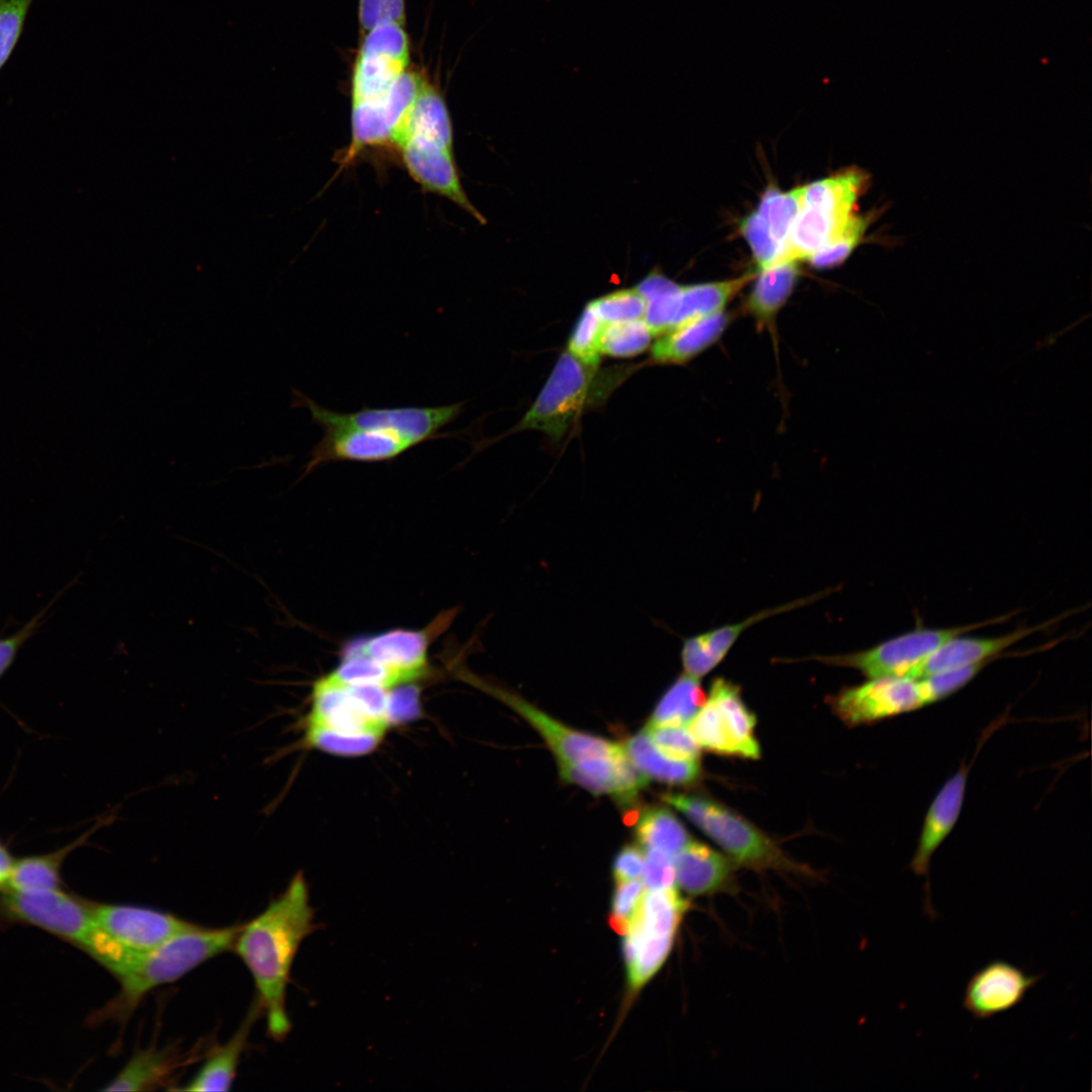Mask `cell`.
Masks as SVG:
<instances>
[{"label":"cell","instance_id":"1","mask_svg":"<svg viewBox=\"0 0 1092 1092\" xmlns=\"http://www.w3.org/2000/svg\"><path fill=\"white\" fill-rule=\"evenodd\" d=\"M362 35L351 79V141L345 165L367 148L390 145L426 79L408 68L403 24L382 23Z\"/></svg>","mask_w":1092,"mask_h":1092},{"label":"cell","instance_id":"2","mask_svg":"<svg viewBox=\"0 0 1092 1092\" xmlns=\"http://www.w3.org/2000/svg\"><path fill=\"white\" fill-rule=\"evenodd\" d=\"M304 877L297 873L285 891L266 909L242 924L233 945L250 971L269 1036L284 1039L291 1029L286 1012V989L302 940L314 929Z\"/></svg>","mask_w":1092,"mask_h":1092},{"label":"cell","instance_id":"3","mask_svg":"<svg viewBox=\"0 0 1092 1092\" xmlns=\"http://www.w3.org/2000/svg\"><path fill=\"white\" fill-rule=\"evenodd\" d=\"M391 689L351 686L328 675L314 681L304 743L321 751L359 756L374 750L390 722Z\"/></svg>","mask_w":1092,"mask_h":1092},{"label":"cell","instance_id":"4","mask_svg":"<svg viewBox=\"0 0 1092 1092\" xmlns=\"http://www.w3.org/2000/svg\"><path fill=\"white\" fill-rule=\"evenodd\" d=\"M390 145L399 153L411 177L424 189L446 197L480 222H485L467 198L459 179L446 102L439 89L427 79Z\"/></svg>","mask_w":1092,"mask_h":1092},{"label":"cell","instance_id":"5","mask_svg":"<svg viewBox=\"0 0 1092 1092\" xmlns=\"http://www.w3.org/2000/svg\"><path fill=\"white\" fill-rule=\"evenodd\" d=\"M240 928L241 924L220 928L197 925L154 949L131 953L112 975L119 983V992L90 1021L125 1022L152 990L233 949Z\"/></svg>","mask_w":1092,"mask_h":1092},{"label":"cell","instance_id":"6","mask_svg":"<svg viewBox=\"0 0 1092 1092\" xmlns=\"http://www.w3.org/2000/svg\"><path fill=\"white\" fill-rule=\"evenodd\" d=\"M0 924L37 927L78 947L113 974L130 953L97 923L88 900L63 889L0 890Z\"/></svg>","mask_w":1092,"mask_h":1092},{"label":"cell","instance_id":"7","mask_svg":"<svg viewBox=\"0 0 1092 1092\" xmlns=\"http://www.w3.org/2000/svg\"><path fill=\"white\" fill-rule=\"evenodd\" d=\"M662 800L680 811L734 861L754 870L798 869L765 833L721 803L680 793L663 794Z\"/></svg>","mask_w":1092,"mask_h":1092},{"label":"cell","instance_id":"8","mask_svg":"<svg viewBox=\"0 0 1092 1092\" xmlns=\"http://www.w3.org/2000/svg\"><path fill=\"white\" fill-rule=\"evenodd\" d=\"M292 407H304L311 422L323 431L376 430L402 437L417 446L446 436L440 433L463 412L464 402L438 406L369 407L363 405L351 413H340L322 406L301 391L292 389Z\"/></svg>","mask_w":1092,"mask_h":1092},{"label":"cell","instance_id":"9","mask_svg":"<svg viewBox=\"0 0 1092 1092\" xmlns=\"http://www.w3.org/2000/svg\"><path fill=\"white\" fill-rule=\"evenodd\" d=\"M756 719L746 706L741 689L733 681L715 677L705 704L689 723L700 747L727 756L760 757L755 737Z\"/></svg>","mask_w":1092,"mask_h":1092},{"label":"cell","instance_id":"10","mask_svg":"<svg viewBox=\"0 0 1092 1092\" xmlns=\"http://www.w3.org/2000/svg\"><path fill=\"white\" fill-rule=\"evenodd\" d=\"M996 618L977 624L949 628H921L883 641L871 648L836 655H811L781 661L814 660L823 664L858 670L867 678L909 676L933 651L949 639L1002 621Z\"/></svg>","mask_w":1092,"mask_h":1092},{"label":"cell","instance_id":"11","mask_svg":"<svg viewBox=\"0 0 1092 1092\" xmlns=\"http://www.w3.org/2000/svg\"><path fill=\"white\" fill-rule=\"evenodd\" d=\"M596 371L569 352H563L533 405L514 431L538 430L559 441L590 400Z\"/></svg>","mask_w":1092,"mask_h":1092},{"label":"cell","instance_id":"12","mask_svg":"<svg viewBox=\"0 0 1092 1092\" xmlns=\"http://www.w3.org/2000/svg\"><path fill=\"white\" fill-rule=\"evenodd\" d=\"M833 712L847 726L873 724L926 705L921 681L908 676L868 678L840 690L828 700Z\"/></svg>","mask_w":1092,"mask_h":1092},{"label":"cell","instance_id":"13","mask_svg":"<svg viewBox=\"0 0 1092 1092\" xmlns=\"http://www.w3.org/2000/svg\"><path fill=\"white\" fill-rule=\"evenodd\" d=\"M88 906L99 926L130 952L154 949L197 926L176 915L152 908L89 900Z\"/></svg>","mask_w":1092,"mask_h":1092},{"label":"cell","instance_id":"14","mask_svg":"<svg viewBox=\"0 0 1092 1092\" xmlns=\"http://www.w3.org/2000/svg\"><path fill=\"white\" fill-rule=\"evenodd\" d=\"M1041 978L1005 960H993L971 976L962 1005L974 1019H990L1019 1005Z\"/></svg>","mask_w":1092,"mask_h":1092},{"label":"cell","instance_id":"15","mask_svg":"<svg viewBox=\"0 0 1092 1092\" xmlns=\"http://www.w3.org/2000/svg\"><path fill=\"white\" fill-rule=\"evenodd\" d=\"M838 588H826L774 608L763 609L740 622L725 624L685 638L680 648V661L684 672L698 678L705 676L724 660L738 638L748 628L776 615L811 605L826 598Z\"/></svg>","mask_w":1092,"mask_h":1092},{"label":"cell","instance_id":"16","mask_svg":"<svg viewBox=\"0 0 1092 1092\" xmlns=\"http://www.w3.org/2000/svg\"><path fill=\"white\" fill-rule=\"evenodd\" d=\"M522 716L543 737L558 763L590 757L613 756L622 745L608 739L571 729L542 712L520 696L485 682L479 684Z\"/></svg>","mask_w":1092,"mask_h":1092},{"label":"cell","instance_id":"17","mask_svg":"<svg viewBox=\"0 0 1092 1092\" xmlns=\"http://www.w3.org/2000/svg\"><path fill=\"white\" fill-rule=\"evenodd\" d=\"M322 439L309 452L303 475L332 462L380 463L397 459L417 447L394 434L362 429L323 431Z\"/></svg>","mask_w":1092,"mask_h":1092},{"label":"cell","instance_id":"18","mask_svg":"<svg viewBox=\"0 0 1092 1092\" xmlns=\"http://www.w3.org/2000/svg\"><path fill=\"white\" fill-rule=\"evenodd\" d=\"M970 767L964 762L940 788L932 800L918 838L909 867L916 876H925L924 912L934 919L929 893L928 873L931 858L954 827L964 804Z\"/></svg>","mask_w":1092,"mask_h":1092},{"label":"cell","instance_id":"19","mask_svg":"<svg viewBox=\"0 0 1092 1092\" xmlns=\"http://www.w3.org/2000/svg\"><path fill=\"white\" fill-rule=\"evenodd\" d=\"M428 647L426 631L395 629L355 640L345 647L343 654L367 656L390 669L406 685L427 671Z\"/></svg>","mask_w":1092,"mask_h":1092},{"label":"cell","instance_id":"20","mask_svg":"<svg viewBox=\"0 0 1092 1092\" xmlns=\"http://www.w3.org/2000/svg\"><path fill=\"white\" fill-rule=\"evenodd\" d=\"M1042 626L1044 625L1019 628L996 637L975 638L965 637L963 634L956 636L933 651L908 677L923 678L960 667L991 662L1005 649Z\"/></svg>","mask_w":1092,"mask_h":1092},{"label":"cell","instance_id":"21","mask_svg":"<svg viewBox=\"0 0 1092 1092\" xmlns=\"http://www.w3.org/2000/svg\"><path fill=\"white\" fill-rule=\"evenodd\" d=\"M675 880L690 895L728 891L734 880L732 860L700 841H690L673 855Z\"/></svg>","mask_w":1092,"mask_h":1092},{"label":"cell","instance_id":"22","mask_svg":"<svg viewBox=\"0 0 1092 1092\" xmlns=\"http://www.w3.org/2000/svg\"><path fill=\"white\" fill-rule=\"evenodd\" d=\"M729 322L730 315L720 310L674 328L653 344L651 359L659 364H684L716 343Z\"/></svg>","mask_w":1092,"mask_h":1092},{"label":"cell","instance_id":"23","mask_svg":"<svg viewBox=\"0 0 1092 1092\" xmlns=\"http://www.w3.org/2000/svg\"><path fill=\"white\" fill-rule=\"evenodd\" d=\"M258 1016H262V1012L255 999L232 1037L225 1043L212 1050L196 1075L179 1090L202 1092L230 1090Z\"/></svg>","mask_w":1092,"mask_h":1092},{"label":"cell","instance_id":"24","mask_svg":"<svg viewBox=\"0 0 1092 1092\" xmlns=\"http://www.w3.org/2000/svg\"><path fill=\"white\" fill-rule=\"evenodd\" d=\"M182 1064L179 1053L171 1046L151 1045L139 1050L120 1072L103 1088L105 1091H149L170 1082Z\"/></svg>","mask_w":1092,"mask_h":1092},{"label":"cell","instance_id":"25","mask_svg":"<svg viewBox=\"0 0 1092 1092\" xmlns=\"http://www.w3.org/2000/svg\"><path fill=\"white\" fill-rule=\"evenodd\" d=\"M631 762L649 780L674 786L696 784L702 777L699 760H681L666 756L654 746L648 733L629 737L622 745Z\"/></svg>","mask_w":1092,"mask_h":1092},{"label":"cell","instance_id":"26","mask_svg":"<svg viewBox=\"0 0 1092 1092\" xmlns=\"http://www.w3.org/2000/svg\"><path fill=\"white\" fill-rule=\"evenodd\" d=\"M867 172L848 168L805 186L804 205L846 220L869 185Z\"/></svg>","mask_w":1092,"mask_h":1092},{"label":"cell","instance_id":"27","mask_svg":"<svg viewBox=\"0 0 1092 1092\" xmlns=\"http://www.w3.org/2000/svg\"><path fill=\"white\" fill-rule=\"evenodd\" d=\"M799 275V264L795 260L778 262L759 270L746 298L745 308L760 327L774 324L776 315L791 295Z\"/></svg>","mask_w":1092,"mask_h":1092},{"label":"cell","instance_id":"28","mask_svg":"<svg viewBox=\"0 0 1092 1092\" xmlns=\"http://www.w3.org/2000/svg\"><path fill=\"white\" fill-rule=\"evenodd\" d=\"M85 833L73 842L51 852L14 859L4 889L43 891L63 889L62 866L68 854L86 840Z\"/></svg>","mask_w":1092,"mask_h":1092},{"label":"cell","instance_id":"29","mask_svg":"<svg viewBox=\"0 0 1092 1092\" xmlns=\"http://www.w3.org/2000/svg\"><path fill=\"white\" fill-rule=\"evenodd\" d=\"M755 276L756 272L750 271L737 278L681 286L674 328L723 310Z\"/></svg>","mask_w":1092,"mask_h":1092},{"label":"cell","instance_id":"30","mask_svg":"<svg viewBox=\"0 0 1092 1092\" xmlns=\"http://www.w3.org/2000/svg\"><path fill=\"white\" fill-rule=\"evenodd\" d=\"M689 908L675 887L644 892L630 921L646 936L674 935ZM630 926V925H629Z\"/></svg>","mask_w":1092,"mask_h":1092},{"label":"cell","instance_id":"31","mask_svg":"<svg viewBox=\"0 0 1092 1092\" xmlns=\"http://www.w3.org/2000/svg\"><path fill=\"white\" fill-rule=\"evenodd\" d=\"M706 699L700 678L684 672L662 694L647 725H686L696 716Z\"/></svg>","mask_w":1092,"mask_h":1092},{"label":"cell","instance_id":"32","mask_svg":"<svg viewBox=\"0 0 1092 1092\" xmlns=\"http://www.w3.org/2000/svg\"><path fill=\"white\" fill-rule=\"evenodd\" d=\"M636 290L645 300L644 322L652 335H663L672 330L679 308L681 285L653 272L637 285Z\"/></svg>","mask_w":1092,"mask_h":1092},{"label":"cell","instance_id":"33","mask_svg":"<svg viewBox=\"0 0 1092 1092\" xmlns=\"http://www.w3.org/2000/svg\"><path fill=\"white\" fill-rule=\"evenodd\" d=\"M636 837L646 849H658L670 856L676 854L691 837L679 819L667 808L651 807L637 819Z\"/></svg>","mask_w":1092,"mask_h":1092},{"label":"cell","instance_id":"34","mask_svg":"<svg viewBox=\"0 0 1092 1092\" xmlns=\"http://www.w3.org/2000/svg\"><path fill=\"white\" fill-rule=\"evenodd\" d=\"M600 756L574 762L558 763L560 778L587 790L596 796L611 795L613 798L618 786V756Z\"/></svg>","mask_w":1092,"mask_h":1092},{"label":"cell","instance_id":"35","mask_svg":"<svg viewBox=\"0 0 1092 1092\" xmlns=\"http://www.w3.org/2000/svg\"><path fill=\"white\" fill-rule=\"evenodd\" d=\"M805 186L787 192L768 187L761 196L757 213L771 235L785 248L792 224L804 205ZM784 252V251H783Z\"/></svg>","mask_w":1092,"mask_h":1092},{"label":"cell","instance_id":"36","mask_svg":"<svg viewBox=\"0 0 1092 1092\" xmlns=\"http://www.w3.org/2000/svg\"><path fill=\"white\" fill-rule=\"evenodd\" d=\"M652 337L644 320L604 324L600 351L612 357L636 356L647 349Z\"/></svg>","mask_w":1092,"mask_h":1092},{"label":"cell","instance_id":"37","mask_svg":"<svg viewBox=\"0 0 1092 1092\" xmlns=\"http://www.w3.org/2000/svg\"><path fill=\"white\" fill-rule=\"evenodd\" d=\"M330 678L351 686H379L393 689L403 686L398 676L381 663L364 655H344Z\"/></svg>","mask_w":1092,"mask_h":1092},{"label":"cell","instance_id":"38","mask_svg":"<svg viewBox=\"0 0 1092 1092\" xmlns=\"http://www.w3.org/2000/svg\"><path fill=\"white\" fill-rule=\"evenodd\" d=\"M603 325L588 303L576 322L568 341V352L594 370L598 369L601 360L600 337Z\"/></svg>","mask_w":1092,"mask_h":1092},{"label":"cell","instance_id":"39","mask_svg":"<svg viewBox=\"0 0 1092 1092\" xmlns=\"http://www.w3.org/2000/svg\"><path fill=\"white\" fill-rule=\"evenodd\" d=\"M872 216L853 214L841 234L814 253L810 258L815 268H829L841 264L862 241Z\"/></svg>","mask_w":1092,"mask_h":1092},{"label":"cell","instance_id":"40","mask_svg":"<svg viewBox=\"0 0 1092 1092\" xmlns=\"http://www.w3.org/2000/svg\"><path fill=\"white\" fill-rule=\"evenodd\" d=\"M674 935L649 936L644 940L628 970L630 987L641 988L660 969L670 952Z\"/></svg>","mask_w":1092,"mask_h":1092},{"label":"cell","instance_id":"41","mask_svg":"<svg viewBox=\"0 0 1092 1092\" xmlns=\"http://www.w3.org/2000/svg\"><path fill=\"white\" fill-rule=\"evenodd\" d=\"M603 324L641 320L646 303L635 289L609 293L589 302Z\"/></svg>","mask_w":1092,"mask_h":1092},{"label":"cell","instance_id":"42","mask_svg":"<svg viewBox=\"0 0 1092 1092\" xmlns=\"http://www.w3.org/2000/svg\"><path fill=\"white\" fill-rule=\"evenodd\" d=\"M34 0H0V71L12 56Z\"/></svg>","mask_w":1092,"mask_h":1092},{"label":"cell","instance_id":"43","mask_svg":"<svg viewBox=\"0 0 1092 1092\" xmlns=\"http://www.w3.org/2000/svg\"><path fill=\"white\" fill-rule=\"evenodd\" d=\"M740 230L751 248L759 270L780 261L784 248L771 235L757 211L750 213L741 221Z\"/></svg>","mask_w":1092,"mask_h":1092},{"label":"cell","instance_id":"44","mask_svg":"<svg viewBox=\"0 0 1092 1092\" xmlns=\"http://www.w3.org/2000/svg\"><path fill=\"white\" fill-rule=\"evenodd\" d=\"M651 741L668 757L681 760H699L700 746L684 725L646 726Z\"/></svg>","mask_w":1092,"mask_h":1092},{"label":"cell","instance_id":"45","mask_svg":"<svg viewBox=\"0 0 1092 1092\" xmlns=\"http://www.w3.org/2000/svg\"><path fill=\"white\" fill-rule=\"evenodd\" d=\"M989 662L960 667L923 678L921 681L926 705L941 701L965 687Z\"/></svg>","mask_w":1092,"mask_h":1092},{"label":"cell","instance_id":"46","mask_svg":"<svg viewBox=\"0 0 1092 1092\" xmlns=\"http://www.w3.org/2000/svg\"><path fill=\"white\" fill-rule=\"evenodd\" d=\"M644 893V884L640 881L617 883L612 901V911L608 917L611 928L624 935Z\"/></svg>","mask_w":1092,"mask_h":1092},{"label":"cell","instance_id":"47","mask_svg":"<svg viewBox=\"0 0 1092 1092\" xmlns=\"http://www.w3.org/2000/svg\"><path fill=\"white\" fill-rule=\"evenodd\" d=\"M358 20L362 34L386 22L403 24L404 0H358Z\"/></svg>","mask_w":1092,"mask_h":1092},{"label":"cell","instance_id":"48","mask_svg":"<svg viewBox=\"0 0 1092 1092\" xmlns=\"http://www.w3.org/2000/svg\"><path fill=\"white\" fill-rule=\"evenodd\" d=\"M643 872V884L648 890L674 887L675 871L671 856L658 849H648Z\"/></svg>","mask_w":1092,"mask_h":1092},{"label":"cell","instance_id":"49","mask_svg":"<svg viewBox=\"0 0 1092 1092\" xmlns=\"http://www.w3.org/2000/svg\"><path fill=\"white\" fill-rule=\"evenodd\" d=\"M42 614L43 612L34 616L15 633L0 638V678L13 663L21 646L40 625Z\"/></svg>","mask_w":1092,"mask_h":1092},{"label":"cell","instance_id":"50","mask_svg":"<svg viewBox=\"0 0 1092 1092\" xmlns=\"http://www.w3.org/2000/svg\"><path fill=\"white\" fill-rule=\"evenodd\" d=\"M644 868V853L640 846L627 844L616 854L613 862V876L616 883L635 880L641 876Z\"/></svg>","mask_w":1092,"mask_h":1092},{"label":"cell","instance_id":"51","mask_svg":"<svg viewBox=\"0 0 1092 1092\" xmlns=\"http://www.w3.org/2000/svg\"><path fill=\"white\" fill-rule=\"evenodd\" d=\"M13 862L14 858L11 853L0 841V890L4 889L7 884Z\"/></svg>","mask_w":1092,"mask_h":1092}]
</instances>
